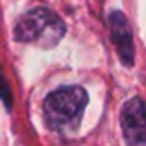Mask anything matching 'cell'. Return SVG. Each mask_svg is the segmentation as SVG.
Listing matches in <instances>:
<instances>
[{
    "instance_id": "2",
    "label": "cell",
    "mask_w": 146,
    "mask_h": 146,
    "mask_svg": "<svg viewBox=\"0 0 146 146\" xmlns=\"http://www.w3.org/2000/svg\"><path fill=\"white\" fill-rule=\"evenodd\" d=\"M65 33V24L62 19L46 7H38L26 12L16 29V40L24 43H36L40 46H55Z\"/></svg>"
},
{
    "instance_id": "4",
    "label": "cell",
    "mask_w": 146,
    "mask_h": 146,
    "mask_svg": "<svg viewBox=\"0 0 146 146\" xmlns=\"http://www.w3.org/2000/svg\"><path fill=\"white\" fill-rule=\"evenodd\" d=\"M110 31H112V41L125 65H131L134 60V43H132V33L131 26L122 12H112L110 14Z\"/></svg>"
},
{
    "instance_id": "5",
    "label": "cell",
    "mask_w": 146,
    "mask_h": 146,
    "mask_svg": "<svg viewBox=\"0 0 146 146\" xmlns=\"http://www.w3.org/2000/svg\"><path fill=\"white\" fill-rule=\"evenodd\" d=\"M0 98L4 100V103L11 108V103H12V95H11V90H9V84L4 78V72L0 69Z\"/></svg>"
},
{
    "instance_id": "1",
    "label": "cell",
    "mask_w": 146,
    "mask_h": 146,
    "mask_svg": "<svg viewBox=\"0 0 146 146\" xmlns=\"http://www.w3.org/2000/svg\"><path fill=\"white\" fill-rule=\"evenodd\" d=\"M86 103L88 95L81 86H62L52 91L43 105L46 124L55 131L74 129L81 120Z\"/></svg>"
},
{
    "instance_id": "3",
    "label": "cell",
    "mask_w": 146,
    "mask_h": 146,
    "mask_svg": "<svg viewBox=\"0 0 146 146\" xmlns=\"http://www.w3.org/2000/svg\"><path fill=\"white\" fill-rule=\"evenodd\" d=\"M120 125L127 146H146V103L141 98H132L122 107Z\"/></svg>"
}]
</instances>
